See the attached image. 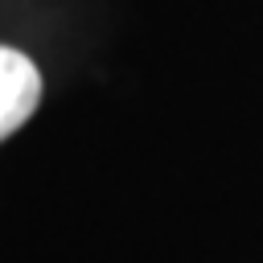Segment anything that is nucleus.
<instances>
[{
    "mask_svg": "<svg viewBox=\"0 0 263 263\" xmlns=\"http://www.w3.org/2000/svg\"><path fill=\"white\" fill-rule=\"evenodd\" d=\"M37 103H41V74H37V66L21 49L0 45V140L12 136L33 115Z\"/></svg>",
    "mask_w": 263,
    "mask_h": 263,
    "instance_id": "obj_1",
    "label": "nucleus"
}]
</instances>
